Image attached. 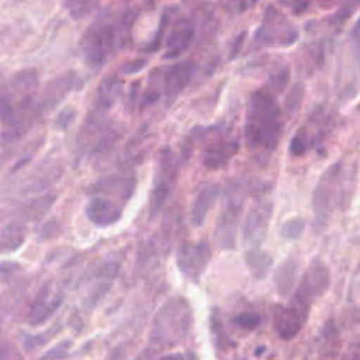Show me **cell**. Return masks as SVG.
<instances>
[{"label":"cell","mask_w":360,"mask_h":360,"mask_svg":"<svg viewBox=\"0 0 360 360\" xmlns=\"http://www.w3.org/2000/svg\"><path fill=\"white\" fill-rule=\"evenodd\" d=\"M243 132L246 145L257 155H270L278 146L284 132V118L274 93L267 87L250 94Z\"/></svg>","instance_id":"obj_1"},{"label":"cell","mask_w":360,"mask_h":360,"mask_svg":"<svg viewBox=\"0 0 360 360\" xmlns=\"http://www.w3.org/2000/svg\"><path fill=\"white\" fill-rule=\"evenodd\" d=\"M135 15V10L128 8L121 10L114 18H110L107 11L100 13V15L83 31L79 41V48L87 66L98 69L112 52L124 46Z\"/></svg>","instance_id":"obj_2"},{"label":"cell","mask_w":360,"mask_h":360,"mask_svg":"<svg viewBox=\"0 0 360 360\" xmlns=\"http://www.w3.org/2000/svg\"><path fill=\"white\" fill-rule=\"evenodd\" d=\"M356 165L342 162L330 165L319 177L312 195L315 226L323 228L336 210H343L352 198L356 180Z\"/></svg>","instance_id":"obj_3"},{"label":"cell","mask_w":360,"mask_h":360,"mask_svg":"<svg viewBox=\"0 0 360 360\" xmlns=\"http://www.w3.org/2000/svg\"><path fill=\"white\" fill-rule=\"evenodd\" d=\"M193 325V309L183 297L167 300L155 314L149 342L163 347H172L186 339Z\"/></svg>","instance_id":"obj_4"},{"label":"cell","mask_w":360,"mask_h":360,"mask_svg":"<svg viewBox=\"0 0 360 360\" xmlns=\"http://www.w3.org/2000/svg\"><path fill=\"white\" fill-rule=\"evenodd\" d=\"M246 187L240 180H232L226 186L224 205L217 218L214 239L219 249H232L235 246L239 218L243 208Z\"/></svg>","instance_id":"obj_5"},{"label":"cell","mask_w":360,"mask_h":360,"mask_svg":"<svg viewBox=\"0 0 360 360\" xmlns=\"http://www.w3.org/2000/svg\"><path fill=\"white\" fill-rule=\"evenodd\" d=\"M179 176V158L170 148H163L159 152L158 165L153 177V186L149 195V217L155 218L165 202L170 197Z\"/></svg>","instance_id":"obj_6"},{"label":"cell","mask_w":360,"mask_h":360,"mask_svg":"<svg viewBox=\"0 0 360 360\" xmlns=\"http://www.w3.org/2000/svg\"><path fill=\"white\" fill-rule=\"evenodd\" d=\"M297 27L273 4L264 8L262 24L253 35V42L259 46H288L298 39Z\"/></svg>","instance_id":"obj_7"},{"label":"cell","mask_w":360,"mask_h":360,"mask_svg":"<svg viewBox=\"0 0 360 360\" xmlns=\"http://www.w3.org/2000/svg\"><path fill=\"white\" fill-rule=\"evenodd\" d=\"M197 65L193 60H183L160 69H155L149 75L148 89L163 94L167 103H173L176 97L186 89L195 73Z\"/></svg>","instance_id":"obj_8"},{"label":"cell","mask_w":360,"mask_h":360,"mask_svg":"<svg viewBox=\"0 0 360 360\" xmlns=\"http://www.w3.org/2000/svg\"><path fill=\"white\" fill-rule=\"evenodd\" d=\"M330 285V271L325 262L319 257H314L304 271L290 302L311 309L312 302L322 297Z\"/></svg>","instance_id":"obj_9"},{"label":"cell","mask_w":360,"mask_h":360,"mask_svg":"<svg viewBox=\"0 0 360 360\" xmlns=\"http://www.w3.org/2000/svg\"><path fill=\"white\" fill-rule=\"evenodd\" d=\"M211 259V249L207 240H184L176 252V266L180 273L191 280L198 281Z\"/></svg>","instance_id":"obj_10"},{"label":"cell","mask_w":360,"mask_h":360,"mask_svg":"<svg viewBox=\"0 0 360 360\" xmlns=\"http://www.w3.org/2000/svg\"><path fill=\"white\" fill-rule=\"evenodd\" d=\"M271 214L273 202L269 200H259L250 207L242 226V242L246 248H260L266 239Z\"/></svg>","instance_id":"obj_11"},{"label":"cell","mask_w":360,"mask_h":360,"mask_svg":"<svg viewBox=\"0 0 360 360\" xmlns=\"http://www.w3.org/2000/svg\"><path fill=\"white\" fill-rule=\"evenodd\" d=\"M309 311L292 302L277 304L271 308V323L277 336L283 340L295 338L308 319Z\"/></svg>","instance_id":"obj_12"},{"label":"cell","mask_w":360,"mask_h":360,"mask_svg":"<svg viewBox=\"0 0 360 360\" xmlns=\"http://www.w3.org/2000/svg\"><path fill=\"white\" fill-rule=\"evenodd\" d=\"M63 301V292L52 283L46 281L41 285L28 311V323L41 325L48 321Z\"/></svg>","instance_id":"obj_13"},{"label":"cell","mask_w":360,"mask_h":360,"mask_svg":"<svg viewBox=\"0 0 360 360\" xmlns=\"http://www.w3.org/2000/svg\"><path fill=\"white\" fill-rule=\"evenodd\" d=\"M76 80H77V76L73 70L63 72L55 76L53 79H51L45 84L42 94L38 97L35 103L38 115L53 110L66 97V94L76 87Z\"/></svg>","instance_id":"obj_14"},{"label":"cell","mask_w":360,"mask_h":360,"mask_svg":"<svg viewBox=\"0 0 360 360\" xmlns=\"http://www.w3.org/2000/svg\"><path fill=\"white\" fill-rule=\"evenodd\" d=\"M122 210L124 205L121 202L103 195L91 197L84 207L87 219L101 228L117 224L122 217Z\"/></svg>","instance_id":"obj_15"},{"label":"cell","mask_w":360,"mask_h":360,"mask_svg":"<svg viewBox=\"0 0 360 360\" xmlns=\"http://www.w3.org/2000/svg\"><path fill=\"white\" fill-rule=\"evenodd\" d=\"M239 149L236 139L228 138L226 135H217L202 149V163L208 169H219L225 166Z\"/></svg>","instance_id":"obj_16"},{"label":"cell","mask_w":360,"mask_h":360,"mask_svg":"<svg viewBox=\"0 0 360 360\" xmlns=\"http://www.w3.org/2000/svg\"><path fill=\"white\" fill-rule=\"evenodd\" d=\"M136 180L135 176L129 174V176H121V174H114V176H108L104 179H100L97 183H94L90 187V193L94 194H101L103 197H107L110 194H112L114 197H117L120 200V202H122L125 205V202L131 198L134 188H135Z\"/></svg>","instance_id":"obj_17"},{"label":"cell","mask_w":360,"mask_h":360,"mask_svg":"<svg viewBox=\"0 0 360 360\" xmlns=\"http://www.w3.org/2000/svg\"><path fill=\"white\" fill-rule=\"evenodd\" d=\"M194 38V24L188 18L177 20L169 31L166 39V52L163 53L165 59L180 56L188 49Z\"/></svg>","instance_id":"obj_18"},{"label":"cell","mask_w":360,"mask_h":360,"mask_svg":"<svg viewBox=\"0 0 360 360\" xmlns=\"http://www.w3.org/2000/svg\"><path fill=\"white\" fill-rule=\"evenodd\" d=\"M38 86V73L34 69H24L14 73L8 80V87L3 90V96L8 100L20 103L31 100Z\"/></svg>","instance_id":"obj_19"},{"label":"cell","mask_w":360,"mask_h":360,"mask_svg":"<svg viewBox=\"0 0 360 360\" xmlns=\"http://www.w3.org/2000/svg\"><path fill=\"white\" fill-rule=\"evenodd\" d=\"M221 193V187L215 183H210L204 186L194 198L191 207V224L198 228L205 222V218L211 208L214 207L215 201L218 200Z\"/></svg>","instance_id":"obj_20"},{"label":"cell","mask_w":360,"mask_h":360,"mask_svg":"<svg viewBox=\"0 0 360 360\" xmlns=\"http://www.w3.org/2000/svg\"><path fill=\"white\" fill-rule=\"evenodd\" d=\"M300 273V262L297 257H287L274 273V284L281 297H288L292 291Z\"/></svg>","instance_id":"obj_21"},{"label":"cell","mask_w":360,"mask_h":360,"mask_svg":"<svg viewBox=\"0 0 360 360\" xmlns=\"http://www.w3.org/2000/svg\"><path fill=\"white\" fill-rule=\"evenodd\" d=\"M122 93V82L117 75L105 76L96 91V107L98 111H105L115 104Z\"/></svg>","instance_id":"obj_22"},{"label":"cell","mask_w":360,"mask_h":360,"mask_svg":"<svg viewBox=\"0 0 360 360\" xmlns=\"http://www.w3.org/2000/svg\"><path fill=\"white\" fill-rule=\"evenodd\" d=\"M62 167L58 163H53L51 166L38 167L35 173L28 179L25 186L21 188V193H38L44 191L49 186H52L60 176Z\"/></svg>","instance_id":"obj_23"},{"label":"cell","mask_w":360,"mask_h":360,"mask_svg":"<svg viewBox=\"0 0 360 360\" xmlns=\"http://www.w3.org/2000/svg\"><path fill=\"white\" fill-rule=\"evenodd\" d=\"M28 229L24 224L18 221H11L3 225L0 231V248L3 253L15 252L27 239Z\"/></svg>","instance_id":"obj_24"},{"label":"cell","mask_w":360,"mask_h":360,"mask_svg":"<svg viewBox=\"0 0 360 360\" xmlns=\"http://www.w3.org/2000/svg\"><path fill=\"white\" fill-rule=\"evenodd\" d=\"M55 194H42L39 197H34L32 200H28L27 202H22L17 208V215L20 218L28 219V221H37L41 219L53 205L55 202Z\"/></svg>","instance_id":"obj_25"},{"label":"cell","mask_w":360,"mask_h":360,"mask_svg":"<svg viewBox=\"0 0 360 360\" xmlns=\"http://www.w3.org/2000/svg\"><path fill=\"white\" fill-rule=\"evenodd\" d=\"M245 263L256 278H264L273 264V257L260 248H255L245 253Z\"/></svg>","instance_id":"obj_26"},{"label":"cell","mask_w":360,"mask_h":360,"mask_svg":"<svg viewBox=\"0 0 360 360\" xmlns=\"http://www.w3.org/2000/svg\"><path fill=\"white\" fill-rule=\"evenodd\" d=\"M304 229H305V221L301 217H294L287 219L281 225L280 235L287 240H295L301 238V235L304 233Z\"/></svg>","instance_id":"obj_27"},{"label":"cell","mask_w":360,"mask_h":360,"mask_svg":"<svg viewBox=\"0 0 360 360\" xmlns=\"http://www.w3.org/2000/svg\"><path fill=\"white\" fill-rule=\"evenodd\" d=\"M98 6L100 4L97 1H63V7L75 20L84 18Z\"/></svg>","instance_id":"obj_28"},{"label":"cell","mask_w":360,"mask_h":360,"mask_svg":"<svg viewBox=\"0 0 360 360\" xmlns=\"http://www.w3.org/2000/svg\"><path fill=\"white\" fill-rule=\"evenodd\" d=\"M311 139H309V135L305 129V127L302 125L300 129H297V132L294 134V136L291 138L290 141V152L294 155V156H301L304 155L308 148H311Z\"/></svg>","instance_id":"obj_29"},{"label":"cell","mask_w":360,"mask_h":360,"mask_svg":"<svg viewBox=\"0 0 360 360\" xmlns=\"http://www.w3.org/2000/svg\"><path fill=\"white\" fill-rule=\"evenodd\" d=\"M304 94H305V90H304L302 83H295L290 89V91H288V94L285 97V101H284V105H285L288 112L292 114V112H295L300 108L301 101L304 98Z\"/></svg>","instance_id":"obj_30"},{"label":"cell","mask_w":360,"mask_h":360,"mask_svg":"<svg viewBox=\"0 0 360 360\" xmlns=\"http://www.w3.org/2000/svg\"><path fill=\"white\" fill-rule=\"evenodd\" d=\"M288 77H290V70H288V68L284 66V68L278 69L277 72H274V73L269 77L267 89H269L270 91H273L274 94L283 91L284 87H285L287 83H288Z\"/></svg>","instance_id":"obj_31"},{"label":"cell","mask_w":360,"mask_h":360,"mask_svg":"<svg viewBox=\"0 0 360 360\" xmlns=\"http://www.w3.org/2000/svg\"><path fill=\"white\" fill-rule=\"evenodd\" d=\"M232 323L243 330H253L260 323V316L256 312H242L232 318Z\"/></svg>","instance_id":"obj_32"},{"label":"cell","mask_w":360,"mask_h":360,"mask_svg":"<svg viewBox=\"0 0 360 360\" xmlns=\"http://www.w3.org/2000/svg\"><path fill=\"white\" fill-rule=\"evenodd\" d=\"M211 328H212V333L215 336V345L217 347H219V345H225V343H232L226 333H224L222 330V323H221V318H219V314H218V309H214L212 311V315H211Z\"/></svg>","instance_id":"obj_33"},{"label":"cell","mask_w":360,"mask_h":360,"mask_svg":"<svg viewBox=\"0 0 360 360\" xmlns=\"http://www.w3.org/2000/svg\"><path fill=\"white\" fill-rule=\"evenodd\" d=\"M75 117H76V108L68 105L58 112L55 118V127L59 129H66L73 122Z\"/></svg>","instance_id":"obj_34"},{"label":"cell","mask_w":360,"mask_h":360,"mask_svg":"<svg viewBox=\"0 0 360 360\" xmlns=\"http://www.w3.org/2000/svg\"><path fill=\"white\" fill-rule=\"evenodd\" d=\"M167 14L165 13L162 17H160V22H159V28L156 30V32H155V35H153V38L145 45V49L146 51H149V52H152V51H156L158 48H159V45H160V39H162V37H163V32H165V30H166V25H167Z\"/></svg>","instance_id":"obj_35"},{"label":"cell","mask_w":360,"mask_h":360,"mask_svg":"<svg viewBox=\"0 0 360 360\" xmlns=\"http://www.w3.org/2000/svg\"><path fill=\"white\" fill-rule=\"evenodd\" d=\"M146 65H148V59L136 58V59H131V60H127L125 63H122L120 70L122 75L129 76V75H135V73L141 72Z\"/></svg>","instance_id":"obj_36"},{"label":"cell","mask_w":360,"mask_h":360,"mask_svg":"<svg viewBox=\"0 0 360 360\" xmlns=\"http://www.w3.org/2000/svg\"><path fill=\"white\" fill-rule=\"evenodd\" d=\"M118 270H120V264L117 262H105L98 267L97 276L105 280H114L115 276L118 274Z\"/></svg>","instance_id":"obj_37"},{"label":"cell","mask_w":360,"mask_h":360,"mask_svg":"<svg viewBox=\"0 0 360 360\" xmlns=\"http://www.w3.org/2000/svg\"><path fill=\"white\" fill-rule=\"evenodd\" d=\"M58 228H59V225H58L53 219H51V221L45 222L44 225H41V226L38 228L37 236H38L39 240H45V239L53 238V236H56V233H58Z\"/></svg>","instance_id":"obj_38"},{"label":"cell","mask_w":360,"mask_h":360,"mask_svg":"<svg viewBox=\"0 0 360 360\" xmlns=\"http://www.w3.org/2000/svg\"><path fill=\"white\" fill-rule=\"evenodd\" d=\"M20 270H21L20 264L13 263V262H3V263H1V269H0V271H1V280L6 281L8 277H13V276L17 274Z\"/></svg>","instance_id":"obj_39"},{"label":"cell","mask_w":360,"mask_h":360,"mask_svg":"<svg viewBox=\"0 0 360 360\" xmlns=\"http://www.w3.org/2000/svg\"><path fill=\"white\" fill-rule=\"evenodd\" d=\"M245 38H246V32L243 31V32H240V34L236 37V39L233 41L232 48H231V52H229V58H231V59H233L235 56H238V53H239L240 49H242V44L245 42Z\"/></svg>","instance_id":"obj_40"},{"label":"cell","mask_w":360,"mask_h":360,"mask_svg":"<svg viewBox=\"0 0 360 360\" xmlns=\"http://www.w3.org/2000/svg\"><path fill=\"white\" fill-rule=\"evenodd\" d=\"M350 38L353 39L354 45L360 49V17L357 18V21L354 22L352 31H350Z\"/></svg>","instance_id":"obj_41"},{"label":"cell","mask_w":360,"mask_h":360,"mask_svg":"<svg viewBox=\"0 0 360 360\" xmlns=\"http://www.w3.org/2000/svg\"><path fill=\"white\" fill-rule=\"evenodd\" d=\"M159 357H156L155 356V353H153V350H150V349H145L141 354H138V357L135 359V360H158Z\"/></svg>","instance_id":"obj_42"},{"label":"cell","mask_w":360,"mask_h":360,"mask_svg":"<svg viewBox=\"0 0 360 360\" xmlns=\"http://www.w3.org/2000/svg\"><path fill=\"white\" fill-rule=\"evenodd\" d=\"M158 360H186V357L181 353H170V354L160 356Z\"/></svg>","instance_id":"obj_43"},{"label":"cell","mask_w":360,"mask_h":360,"mask_svg":"<svg viewBox=\"0 0 360 360\" xmlns=\"http://www.w3.org/2000/svg\"><path fill=\"white\" fill-rule=\"evenodd\" d=\"M353 360H360V343L356 346L354 353H353Z\"/></svg>","instance_id":"obj_44"}]
</instances>
